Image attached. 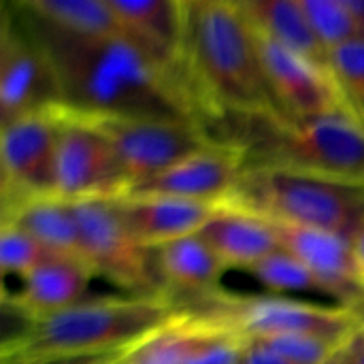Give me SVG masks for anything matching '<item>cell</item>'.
Listing matches in <instances>:
<instances>
[{"label": "cell", "instance_id": "cell-22", "mask_svg": "<svg viewBox=\"0 0 364 364\" xmlns=\"http://www.w3.org/2000/svg\"><path fill=\"white\" fill-rule=\"evenodd\" d=\"M15 4L75 32L130 38L111 0H19Z\"/></svg>", "mask_w": 364, "mask_h": 364}, {"label": "cell", "instance_id": "cell-6", "mask_svg": "<svg viewBox=\"0 0 364 364\" xmlns=\"http://www.w3.org/2000/svg\"><path fill=\"white\" fill-rule=\"evenodd\" d=\"M207 309L200 316H209L247 341H260L271 337H322L341 341L358 324L360 318L348 307L318 305L286 296H224L222 292L205 296Z\"/></svg>", "mask_w": 364, "mask_h": 364}, {"label": "cell", "instance_id": "cell-33", "mask_svg": "<svg viewBox=\"0 0 364 364\" xmlns=\"http://www.w3.org/2000/svg\"><path fill=\"white\" fill-rule=\"evenodd\" d=\"M356 316L360 318V324H363V326H364V305H363V307H360V309H358V311H356Z\"/></svg>", "mask_w": 364, "mask_h": 364}, {"label": "cell", "instance_id": "cell-25", "mask_svg": "<svg viewBox=\"0 0 364 364\" xmlns=\"http://www.w3.org/2000/svg\"><path fill=\"white\" fill-rule=\"evenodd\" d=\"M311 28L331 53L343 43L358 38L356 23L343 0H301Z\"/></svg>", "mask_w": 364, "mask_h": 364}, {"label": "cell", "instance_id": "cell-16", "mask_svg": "<svg viewBox=\"0 0 364 364\" xmlns=\"http://www.w3.org/2000/svg\"><path fill=\"white\" fill-rule=\"evenodd\" d=\"M226 269H245L277 252L279 239L273 224L260 215L222 205L198 232Z\"/></svg>", "mask_w": 364, "mask_h": 364}, {"label": "cell", "instance_id": "cell-23", "mask_svg": "<svg viewBox=\"0 0 364 364\" xmlns=\"http://www.w3.org/2000/svg\"><path fill=\"white\" fill-rule=\"evenodd\" d=\"M250 273L271 292L277 294H318L337 301L333 288L320 279L305 262H301L296 256L279 247L258 264L250 269ZM339 305V301H337Z\"/></svg>", "mask_w": 364, "mask_h": 364}, {"label": "cell", "instance_id": "cell-29", "mask_svg": "<svg viewBox=\"0 0 364 364\" xmlns=\"http://www.w3.org/2000/svg\"><path fill=\"white\" fill-rule=\"evenodd\" d=\"M243 364H294L271 354L269 350H264L262 346H258L256 341H247V350H245V363Z\"/></svg>", "mask_w": 364, "mask_h": 364}, {"label": "cell", "instance_id": "cell-27", "mask_svg": "<svg viewBox=\"0 0 364 364\" xmlns=\"http://www.w3.org/2000/svg\"><path fill=\"white\" fill-rule=\"evenodd\" d=\"M271 354L294 364H326L339 341L322 337H271L256 341Z\"/></svg>", "mask_w": 364, "mask_h": 364}, {"label": "cell", "instance_id": "cell-20", "mask_svg": "<svg viewBox=\"0 0 364 364\" xmlns=\"http://www.w3.org/2000/svg\"><path fill=\"white\" fill-rule=\"evenodd\" d=\"M151 256L164 288H179L181 292H196L200 296L220 292L218 286L226 267L200 235L168 241L151 250Z\"/></svg>", "mask_w": 364, "mask_h": 364}, {"label": "cell", "instance_id": "cell-14", "mask_svg": "<svg viewBox=\"0 0 364 364\" xmlns=\"http://www.w3.org/2000/svg\"><path fill=\"white\" fill-rule=\"evenodd\" d=\"M115 205L126 228L145 250H156L168 241L198 235L222 207L168 196H122L115 198Z\"/></svg>", "mask_w": 364, "mask_h": 364}, {"label": "cell", "instance_id": "cell-26", "mask_svg": "<svg viewBox=\"0 0 364 364\" xmlns=\"http://www.w3.org/2000/svg\"><path fill=\"white\" fill-rule=\"evenodd\" d=\"M49 258L53 254L26 230L6 222L0 224V269L4 275H17L21 279Z\"/></svg>", "mask_w": 364, "mask_h": 364}, {"label": "cell", "instance_id": "cell-31", "mask_svg": "<svg viewBox=\"0 0 364 364\" xmlns=\"http://www.w3.org/2000/svg\"><path fill=\"white\" fill-rule=\"evenodd\" d=\"M352 243H354L356 260H358V267H360V275H363V282H364V226L360 228V232L356 235V239H354Z\"/></svg>", "mask_w": 364, "mask_h": 364}, {"label": "cell", "instance_id": "cell-5", "mask_svg": "<svg viewBox=\"0 0 364 364\" xmlns=\"http://www.w3.org/2000/svg\"><path fill=\"white\" fill-rule=\"evenodd\" d=\"M226 207L269 222L316 228L354 241L364 226V183L320 175L243 168Z\"/></svg>", "mask_w": 364, "mask_h": 364}, {"label": "cell", "instance_id": "cell-19", "mask_svg": "<svg viewBox=\"0 0 364 364\" xmlns=\"http://www.w3.org/2000/svg\"><path fill=\"white\" fill-rule=\"evenodd\" d=\"M2 222L26 230L53 256L85 262L73 203L60 196L28 198L2 207Z\"/></svg>", "mask_w": 364, "mask_h": 364}, {"label": "cell", "instance_id": "cell-32", "mask_svg": "<svg viewBox=\"0 0 364 364\" xmlns=\"http://www.w3.org/2000/svg\"><path fill=\"white\" fill-rule=\"evenodd\" d=\"M126 354V352H124ZM124 354H115V356H102V358H92L81 364H124ZM55 364H66V363H55Z\"/></svg>", "mask_w": 364, "mask_h": 364}, {"label": "cell", "instance_id": "cell-8", "mask_svg": "<svg viewBox=\"0 0 364 364\" xmlns=\"http://www.w3.org/2000/svg\"><path fill=\"white\" fill-rule=\"evenodd\" d=\"M81 252L94 275L126 288L134 296H166L156 273L151 250H145L126 228L115 200L73 203Z\"/></svg>", "mask_w": 364, "mask_h": 364}, {"label": "cell", "instance_id": "cell-17", "mask_svg": "<svg viewBox=\"0 0 364 364\" xmlns=\"http://www.w3.org/2000/svg\"><path fill=\"white\" fill-rule=\"evenodd\" d=\"M92 269L75 258L53 256L32 273L21 277V286L13 296H4L23 320L49 316L83 301Z\"/></svg>", "mask_w": 364, "mask_h": 364}, {"label": "cell", "instance_id": "cell-2", "mask_svg": "<svg viewBox=\"0 0 364 364\" xmlns=\"http://www.w3.org/2000/svg\"><path fill=\"white\" fill-rule=\"evenodd\" d=\"M179 66L200 119L279 117L241 2L186 0Z\"/></svg>", "mask_w": 364, "mask_h": 364}, {"label": "cell", "instance_id": "cell-7", "mask_svg": "<svg viewBox=\"0 0 364 364\" xmlns=\"http://www.w3.org/2000/svg\"><path fill=\"white\" fill-rule=\"evenodd\" d=\"M98 126L109 136L126 179V194L171 168L173 164L220 143L205 124L177 117H113L98 119ZM124 194V196H126Z\"/></svg>", "mask_w": 364, "mask_h": 364}, {"label": "cell", "instance_id": "cell-4", "mask_svg": "<svg viewBox=\"0 0 364 364\" xmlns=\"http://www.w3.org/2000/svg\"><path fill=\"white\" fill-rule=\"evenodd\" d=\"M245 130L232 143L245 168H277L364 183V124L352 113L307 122L243 117Z\"/></svg>", "mask_w": 364, "mask_h": 364}, {"label": "cell", "instance_id": "cell-9", "mask_svg": "<svg viewBox=\"0 0 364 364\" xmlns=\"http://www.w3.org/2000/svg\"><path fill=\"white\" fill-rule=\"evenodd\" d=\"M60 128V105L0 124L2 207L58 196Z\"/></svg>", "mask_w": 364, "mask_h": 364}, {"label": "cell", "instance_id": "cell-3", "mask_svg": "<svg viewBox=\"0 0 364 364\" xmlns=\"http://www.w3.org/2000/svg\"><path fill=\"white\" fill-rule=\"evenodd\" d=\"M171 296L81 301L68 309L28 318L2 343V364H55L124 354L177 316Z\"/></svg>", "mask_w": 364, "mask_h": 364}, {"label": "cell", "instance_id": "cell-30", "mask_svg": "<svg viewBox=\"0 0 364 364\" xmlns=\"http://www.w3.org/2000/svg\"><path fill=\"white\" fill-rule=\"evenodd\" d=\"M358 30V38H364V0H343Z\"/></svg>", "mask_w": 364, "mask_h": 364}, {"label": "cell", "instance_id": "cell-28", "mask_svg": "<svg viewBox=\"0 0 364 364\" xmlns=\"http://www.w3.org/2000/svg\"><path fill=\"white\" fill-rule=\"evenodd\" d=\"M326 364H364V326L358 324L333 350Z\"/></svg>", "mask_w": 364, "mask_h": 364}, {"label": "cell", "instance_id": "cell-15", "mask_svg": "<svg viewBox=\"0 0 364 364\" xmlns=\"http://www.w3.org/2000/svg\"><path fill=\"white\" fill-rule=\"evenodd\" d=\"M130 38L160 66L179 70L186 0H111Z\"/></svg>", "mask_w": 364, "mask_h": 364}, {"label": "cell", "instance_id": "cell-1", "mask_svg": "<svg viewBox=\"0 0 364 364\" xmlns=\"http://www.w3.org/2000/svg\"><path fill=\"white\" fill-rule=\"evenodd\" d=\"M15 13L53 73L60 107L98 119L177 117L203 124L181 68L160 66L126 36L75 32L19 4Z\"/></svg>", "mask_w": 364, "mask_h": 364}, {"label": "cell", "instance_id": "cell-18", "mask_svg": "<svg viewBox=\"0 0 364 364\" xmlns=\"http://www.w3.org/2000/svg\"><path fill=\"white\" fill-rule=\"evenodd\" d=\"M228 333L237 331L209 316L183 309L173 322L130 348L124 354V364H190Z\"/></svg>", "mask_w": 364, "mask_h": 364}, {"label": "cell", "instance_id": "cell-10", "mask_svg": "<svg viewBox=\"0 0 364 364\" xmlns=\"http://www.w3.org/2000/svg\"><path fill=\"white\" fill-rule=\"evenodd\" d=\"M128 186L109 136L96 119L62 107L58 196L68 203L122 198Z\"/></svg>", "mask_w": 364, "mask_h": 364}, {"label": "cell", "instance_id": "cell-11", "mask_svg": "<svg viewBox=\"0 0 364 364\" xmlns=\"http://www.w3.org/2000/svg\"><path fill=\"white\" fill-rule=\"evenodd\" d=\"M256 45L282 119L307 122L324 115L350 113L328 70L260 32H256Z\"/></svg>", "mask_w": 364, "mask_h": 364}, {"label": "cell", "instance_id": "cell-13", "mask_svg": "<svg viewBox=\"0 0 364 364\" xmlns=\"http://www.w3.org/2000/svg\"><path fill=\"white\" fill-rule=\"evenodd\" d=\"M243 154L235 145L215 143L160 175L134 186L126 196H168L224 205L243 173Z\"/></svg>", "mask_w": 364, "mask_h": 364}, {"label": "cell", "instance_id": "cell-24", "mask_svg": "<svg viewBox=\"0 0 364 364\" xmlns=\"http://www.w3.org/2000/svg\"><path fill=\"white\" fill-rule=\"evenodd\" d=\"M328 70L348 111L364 124V38H354L328 53Z\"/></svg>", "mask_w": 364, "mask_h": 364}, {"label": "cell", "instance_id": "cell-21", "mask_svg": "<svg viewBox=\"0 0 364 364\" xmlns=\"http://www.w3.org/2000/svg\"><path fill=\"white\" fill-rule=\"evenodd\" d=\"M241 6L256 32L328 70V51L311 28L301 0H241Z\"/></svg>", "mask_w": 364, "mask_h": 364}, {"label": "cell", "instance_id": "cell-12", "mask_svg": "<svg viewBox=\"0 0 364 364\" xmlns=\"http://www.w3.org/2000/svg\"><path fill=\"white\" fill-rule=\"evenodd\" d=\"M60 105L53 73L19 17H4L0 36V124Z\"/></svg>", "mask_w": 364, "mask_h": 364}]
</instances>
